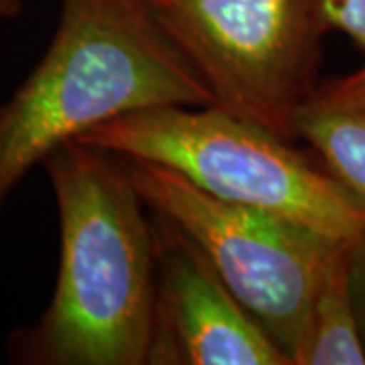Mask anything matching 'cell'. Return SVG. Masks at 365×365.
I'll return each mask as SVG.
<instances>
[{"label": "cell", "instance_id": "9c48e42d", "mask_svg": "<svg viewBox=\"0 0 365 365\" xmlns=\"http://www.w3.org/2000/svg\"><path fill=\"white\" fill-rule=\"evenodd\" d=\"M311 102L329 108H349L365 112V66L349 76L319 86Z\"/></svg>", "mask_w": 365, "mask_h": 365}, {"label": "cell", "instance_id": "6da1fadb", "mask_svg": "<svg viewBox=\"0 0 365 365\" xmlns=\"http://www.w3.org/2000/svg\"><path fill=\"white\" fill-rule=\"evenodd\" d=\"M59 211V272L35 325L6 341L21 365H148L157 232L122 157L78 140L43 163Z\"/></svg>", "mask_w": 365, "mask_h": 365}, {"label": "cell", "instance_id": "8fae6325", "mask_svg": "<svg viewBox=\"0 0 365 365\" xmlns=\"http://www.w3.org/2000/svg\"><path fill=\"white\" fill-rule=\"evenodd\" d=\"M349 280L365 341V232L349 246Z\"/></svg>", "mask_w": 365, "mask_h": 365}, {"label": "cell", "instance_id": "7c38bea8", "mask_svg": "<svg viewBox=\"0 0 365 365\" xmlns=\"http://www.w3.org/2000/svg\"><path fill=\"white\" fill-rule=\"evenodd\" d=\"M23 11V0H0V21L19 16Z\"/></svg>", "mask_w": 365, "mask_h": 365}, {"label": "cell", "instance_id": "277c9868", "mask_svg": "<svg viewBox=\"0 0 365 365\" xmlns=\"http://www.w3.org/2000/svg\"><path fill=\"white\" fill-rule=\"evenodd\" d=\"M211 93V106L297 138L317 91L325 0H143Z\"/></svg>", "mask_w": 365, "mask_h": 365}, {"label": "cell", "instance_id": "5b68a950", "mask_svg": "<svg viewBox=\"0 0 365 365\" xmlns=\"http://www.w3.org/2000/svg\"><path fill=\"white\" fill-rule=\"evenodd\" d=\"M126 165L146 207L205 254L235 299L290 357L329 262L347 244L270 211L209 195L163 165Z\"/></svg>", "mask_w": 365, "mask_h": 365}, {"label": "cell", "instance_id": "3957f363", "mask_svg": "<svg viewBox=\"0 0 365 365\" xmlns=\"http://www.w3.org/2000/svg\"><path fill=\"white\" fill-rule=\"evenodd\" d=\"M78 143L179 173L209 195L270 211L351 244L365 215L292 140L215 106H160L110 120Z\"/></svg>", "mask_w": 365, "mask_h": 365}, {"label": "cell", "instance_id": "30bf717a", "mask_svg": "<svg viewBox=\"0 0 365 365\" xmlns=\"http://www.w3.org/2000/svg\"><path fill=\"white\" fill-rule=\"evenodd\" d=\"M333 31H341L365 53V0H325Z\"/></svg>", "mask_w": 365, "mask_h": 365}, {"label": "cell", "instance_id": "8992f818", "mask_svg": "<svg viewBox=\"0 0 365 365\" xmlns=\"http://www.w3.org/2000/svg\"><path fill=\"white\" fill-rule=\"evenodd\" d=\"M155 232L157 321L148 365H292L181 230L158 217Z\"/></svg>", "mask_w": 365, "mask_h": 365}, {"label": "cell", "instance_id": "52a82bcc", "mask_svg": "<svg viewBox=\"0 0 365 365\" xmlns=\"http://www.w3.org/2000/svg\"><path fill=\"white\" fill-rule=\"evenodd\" d=\"M349 246L337 250L290 353L292 365H365V341L349 280Z\"/></svg>", "mask_w": 365, "mask_h": 365}, {"label": "cell", "instance_id": "7a4b0ae2", "mask_svg": "<svg viewBox=\"0 0 365 365\" xmlns=\"http://www.w3.org/2000/svg\"><path fill=\"white\" fill-rule=\"evenodd\" d=\"M160 106H211V93L143 0H61L49 49L0 106V213L57 148Z\"/></svg>", "mask_w": 365, "mask_h": 365}, {"label": "cell", "instance_id": "ba28073f", "mask_svg": "<svg viewBox=\"0 0 365 365\" xmlns=\"http://www.w3.org/2000/svg\"><path fill=\"white\" fill-rule=\"evenodd\" d=\"M297 138L311 144L323 169L365 215V112L309 102L297 118Z\"/></svg>", "mask_w": 365, "mask_h": 365}]
</instances>
